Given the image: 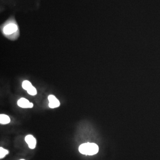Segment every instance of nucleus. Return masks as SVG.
Here are the masks:
<instances>
[{"instance_id": "obj_4", "label": "nucleus", "mask_w": 160, "mask_h": 160, "mask_svg": "<svg viewBox=\"0 0 160 160\" xmlns=\"http://www.w3.org/2000/svg\"><path fill=\"white\" fill-rule=\"evenodd\" d=\"M25 141L28 145L29 148L31 149H35L37 143L36 140L32 135H27L25 137Z\"/></svg>"}, {"instance_id": "obj_9", "label": "nucleus", "mask_w": 160, "mask_h": 160, "mask_svg": "<svg viewBox=\"0 0 160 160\" xmlns=\"http://www.w3.org/2000/svg\"><path fill=\"white\" fill-rule=\"evenodd\" d=\"M27 93L29 95H31L34 96L37 94V91L36 89L34 86H32L31 87H30L29 89L27 90Z\"/></svg>"}, {"instance_id": "obj_5", "label": "nucleus", "mask_w": 160, "mask_h": 160, "mask_svg": "<svg viewBox=\"0 0 160 160\" xmlns=\"http://www.w3.org/2000/svg\"><path fill=\"white\" fill-rule=\"evenodd\" d=\"M18 105L20 107L23 108H32L33 106L32 103L30 102L24 98H21L18 101Z\"/></svg>"}, {"instance_id": "obj_10", "label": "nucleus", "mask_w": 160, "mask_h": 160, "mask_svg": "<svg viewBox=\"0 0 160 160\" xmlns=\"http://www.w3.org/2000/svg\"><path fill=\"white\" fill-rule=\"evenodd\" d=\"M24 160V159H21V160Z\"/></svg>"}, {"instance_id": "obj_2", "label": "nucleus", "mask_w": 160, "mask_h": 160, "mask_svg": "<svg viewBox=\"0 0 160 160\" xmlns=\"http://www.w3.org/2000/svg\"><path fill=\"white\" fill-rule=\"evenodd\" d=\"M48 99L49 102V107L54 109V108H58L59 106L60 105L59 101L54 96L50 95L49 96Z\"/></svg>"}, {"instance_id": "obj_6", "label": "nucleus", "mask_w": 160, "mask_h": 160, "mask_svg": "<svg viewBox=\"0 0 160 160\" xmlns=\"http://www.w3.org/2000/svg\"><path fill=\"white\" fill-rule=\"evenodd\" d=\"M11 122V119L8 115L1 114L0 115V123L1 124H9Z\"/></svg>"}, {"instance_id": "obj_3", "label": "nucleus", "mask_w": 160, "mask_h": 160, "mask_svg": "<svg viewBox=\"0 0 160 160\" xmlns=\"http://www.w3.org/2000/svg\"><path fill=\"white\" fill-rule=\"evenodd\" d=\"M18 30V26L16 24H10L6 25L4 28V32L7 35H10L16 32Z\"/></svg>"}, {"instance_id": "obj_1", "label": "nucleus", "mask_w": 160, "mask_h": 160, "mask_svg": "<svg viewBox=\"0 0 160 160\" xmlns=\"http://www.w3.org/2000/svg\"><path fill=\"white\" fill-rule=\"evenodd\" d=\"M99 150L97 145L93 143H86L81 145L79 147V152L81 154L88 155H93L97 153Z\"/></svg>"}, {"instance_id": "obj_8", "label": "nucleus", "mask_w": 160, "mask_h": 160, "mask_svg": "<svg viewBox=\"0 0 160 160\" xmlns=\"http://www.w3.org/2000/svg\"><path fill=\"white\" fill-rule=\"evenodd\" d=\"M9 151L4 149L2 147H0V158L2 159L9 154Z\"/></svg>"}, {"instance_id": "obj_7", "label": "nucleus", "mask_w": 160, "mask_h": 160, "mask_svg": "<svg viewBox=\"0 0 160 160\" xmlns=\"http://www.w3.org/2000/svg\"><path fill=\"white\" fill-rule=\"evenodd\" d=\"M22 86L23 89L27 91L30 87H31L32 85L30 81H28V80H24L23 83H22Z\"/></svg>"}]
</instances>
